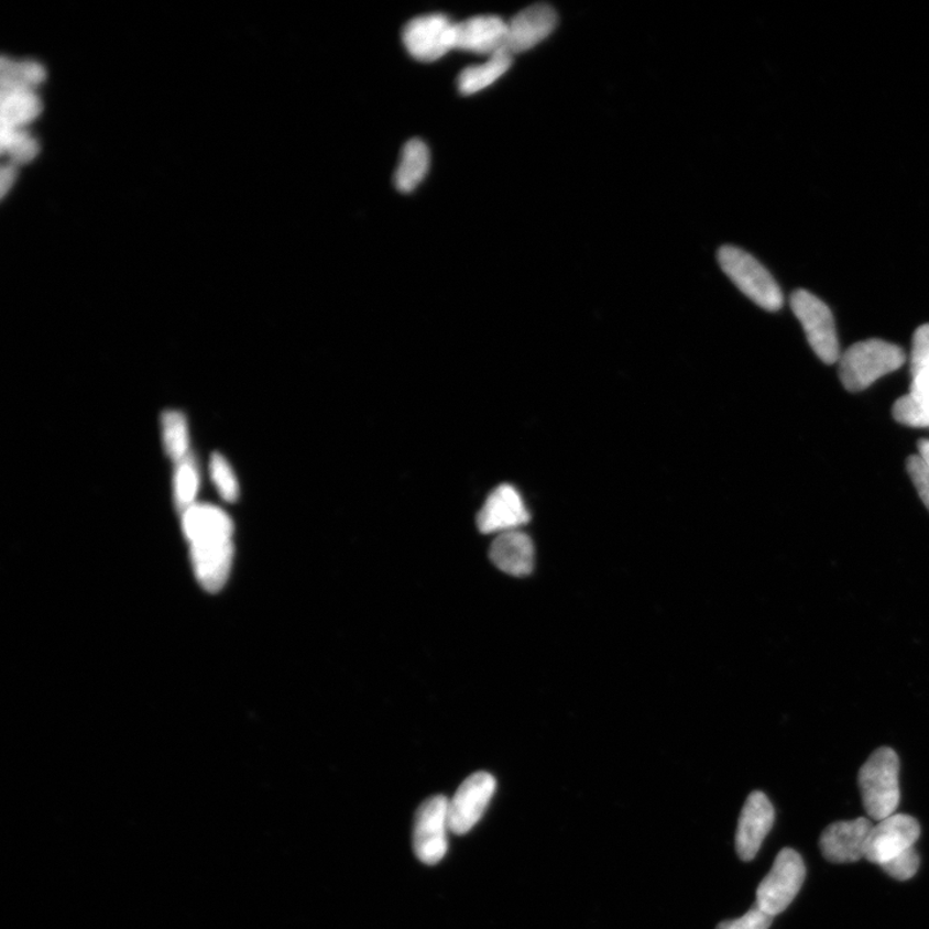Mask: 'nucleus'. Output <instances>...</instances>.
<instances>
[{
    "mask_svg": "<svg viewBox=\"0 0 929 929\" xmlns=\"http://www.w3.org/2000/svg\"><path fill=\"white\" fill-rule=\"evenodd\" d=\"M455 26L456 24L441 13L411 20L403 29L404 47L417 62H438L449 51L455 50Z\"/></svg>",
    "mask_w": 929,
    "mask_h": 929,
    "instance_id": "7",
    "label": "nucleus"
},
{
    "mask_svg": "<svg viewBox=\"0 0 929 929\" xmlns=\"http://www.w3.org/2000/svg\"><path fill=\"white\" fill-rule=\"evenodd\" d=\"M905 351L883 340L861 341L839 359V378L846 391L859 393L904 365Z\"/></svg>",
    "mask_w": 929,
    "mask_h": 929,
    "instance_id": "2",
    "label": "nucleus"
},
{
    "mask_svg": "<svg viewBox=\"0 0 929 929\" xmlns=\"http://www.w3.org/2000/svg\"><path fill=\"white\" fill-rule=\"evenodd\" d=\"M2 153H9L14 163L24 164L33 161L40 153V144L21 129L2 127Z\"/></svg>",
    "mask_w": 929,
    "mask_h": 929,
    "instance_id": "22",
    "label": "nucleus"
},
{
    "mask_svg": "<svg viewBox=\"0 0 929 929\" xmlns=\"http://www.w3.org/2000/svg\"><path fill=\"white\" fill-rule=\"evenodd\" d=\"M183 526L200 586L217 593L229 579L234 553L229 515L219 507L193 505L183 515Z\"/></svg>",
    "mask_w": 929,
    "mask_h": 929,
    "instance_id": "1",
    "label": "nucleus"
},
{
    "mask_svg": "<svg viewBox=\"0 0 929 929\" xmlns=\"http://www.w3.org/2000/svg\"><path fill=\"white\" fill-rule=\"evenodd\" d=\"M430 166V153L425 142L414 139L403 147L398 168L395 171L396 189L408 194L422 184Z\"/></svg>",
    "mask_w": 929,
    "mask_h": 929,
    "instance_id": "17",
    "label": "nucleus"
},
{
    "mask_svg": "<svg viewBox=\"0 0 929 929\" xmlns=\"http://www.w3.org/2000/svg\"><path fill=\"white\" fill-rule=\"evenodd\" d=\"M872 828V821L865 818L831 823L820 838L823 857L833 864H851L865 859L866 841Z\"/></svg>",
    "mask_w": 929,
    "mask_h": 929,
    "instance_id": "13",
    "label": "nucleus"
},
{
    "mask_svg": "<svg viewBox=\"0 0 929 929\" xmlns=\"http://www.w3.org/2000/svg\"><path fill=\"white\" fill-rule=\"evenodd\" d=\"M490 557L502 572L527 576L535 566V546L531 537L520 529L505 532L493 539Z\"/></svg>",
    "mask_w": 929,
    "mask_h": 929,
    "instance_id": "16",
    "label": "nucleus"
},
{
    "mask_svg": "<svg viewBox=\"0 0 929 929\" xmlns=\"http://www.w3.org/2000/svg\"><path fill=\"white\" fill-rule=\"evenodd\" d=\"M529 522V513L521 493L511 484H501L487 498L477 524L482 534H505Z\"/></svg>",
    "mask_w": 929,
    "mask_h": 929,
    "instance_id": "11",
    "label": "nucleus"
},
{
    "mask_svg": "<svg viewBox=\"0 0 929 929\" xmlns=\"http://www.w3.org/2000/svg\"><path fill=\"white\" fill-rule=\"evenodd\" d=\"M199 474L192 455L178 462L176 473V501L178 511L185 513L194 504L198 491Z\"/></svg>",
    "mask_w": 929,
    "mask_h": 929,
    "instance_id": "23",
    "label": "nucleus"
},
{
    "mask_svg": "<svg viewBox=\"0 0 929 929\" xmlns=\"http://www.w3.org/2000/svg\"><path fill=\"white\" fill-rule=\"evenodd\" d=\"M920 859L916 849H910L882 865L884 872L897 881H909L917 874Z\"/></svg>",
    "mask_w": 929,
    "mask_h": 929,
    "instance_id": "26",
    "label": "nucleus"
},
{
    "mask_svg": "<svg viewBox=\"0 0 929 929\" xmlns=\"http://www.w3.org/2000/svg\"><path fill=\"white\" fill-rule=\"evenodd\" d=\"M918 451H919L920 459L923 460L925 463L927 465V467L929 468V440L928 439H921L919 441Z\"/></svg>",
    "mask_w": 929,
    "mask_h": 929,
    "instance_id": "30",
    "label": "nucleus"
},
{
    "mask_svg": "<svg viewBox=\"0 0 929 929\" xmlns=\"http://www.w3.org/2000/svg\"><path fill=\"white\" fill-rule=\"evenodd\" d=\"M211 474L217 490L221 496L228 501H234L238 498V483L232 473L230 465L219 453H215L211 459Z\"/></svg>",
    "mask_w": 929,
    "mask_h": 929,
    "instance_id": "24",
    "label": "nucleus"
},
{
    "mask_svg": "<svg viewBox=\"0 0 929 929\" xmlns=\"http://www.w3.org/2000/svg\"><path fill=\"white\" fill-rule=\"evenodd\" d=\"M496 791V780L487 772H477L467 778L448 805L449 831L456 835L468 834L489 807Z\"/></svg>",
    "mask_w": 929,
    "mask_h": 929,
    "instance_id": "9",
    "label": "nucleus"
},
{
    "mask_svg": "<svg viewBox=\"0 0 929 929\" xmlns=\"http://www.w3.org/2000/svg\"><path fill=\"white\" fill-rule=\"evenodd\" d=\"M557 25L558 14L551 6H531L507 22L506 51L512 55L527 52L545 41Z\"/></svg>",
    "mask_w": 929,
    "mask_h": 929,
    "instance_id": "14",
    "label": "nucleus"
},
{
    "mask_svg": "<svg viewBox=\"0 0 929 929\" xmlns=\"http://www.w3.org/2000/svg\"><path fill=\"white\" fill-rule=\"evenodd\" d=\"M920 835L919 822L909 815L895 813L878 821L868 833L865 859L876 865H884L889 860L912 849Z\"/></svg>",
    "mask_w": 929,
    "mask_h": 929,
    "instance_id": "10",
    "label": "nucleus"
},
{
    "mask_svg": "<svg viewBox=\"0 0 929 929\" xmlns=\"http://www.w3.org/2000/svg\"><path fill=\"white\" fill-rule=\"evenodd\" d=\"M507 22L498 17H477L455 26V50L493 56L506 51Z\"/></svg>",
    "mask_w": 929,
    "mask_h": 929,
    "instance_id": "15",
    "label": "nucleus"
},
{
    "mask_svg": "<svg viewBox=\"0 0 929 929\" xmlns=\"http://www.w3.org/2000/svg\"><path fill=\"white\" fill-rule=\"evenodd\" d=\"M448 805L445 796L426 799L417 809L414 829L416 856L426 865H437L448 850Z\"/></svg>",
    "mask_w": 929,
    "mask_h": 929,
    "instance_id": "8",
    "label": "nucleus"
},
{
    "mask_svg": "<svg viewBox=\"0 0 929 929\" xmlns=\"http://www.w3.org/2000/svg\"><path fill=\"white\" fill-rule=\"evenodd\" d=\"M774 918L766 911H763L758 905L754 904L753 908L744 917L722 921V923L718 925L717 929H768Z\"/></svg>",
    "mask_w": 929,
    "mask_h": 929,
    "instance_id": "27",
    "label": "nucleus"
},
{
    "mask_svg": "<svg viewBox=\"0 0 929 929\" xmlns=\"http://www.w3.org/2000/svg\"><path fill=\"white\" fill-rule=\"evenodd\" d=\"M791 309L805 328L809 345L823 363L834 364L841 359L833 314L829 306L806 289L794 292Z\"/></svg>",
    "mask_w": 929,
    "mask_h": 929,
    "instance_id": "6",
    "label": "nucleus"
},
{
    "mask_svg": "<svg viewBox=\"0 0 929 929\" xmlns=\"http://www.w3.org/2000/svg\"><path fill=\"white\" fill-rule=\"evenodd\" d=\"M41 110V100L33 91L18 89L2 92V127L21 129L40 116Z\"/></svg>",
    "mask_w": 929,
    "mask_h": 929,
    "instance_id": "19",
    "label": "nucleus"
},
{
    "mask_svg": "<svg viewBox=\"0 0 929 929\" xmlns=\"http://www.w3.org/2000/svg\"><path fill=\"white\" fill-rule=\"evenodd\" d=\"M512 64L513 55L509 54L507 51H501L499 54L491 56L489 62L462 70L459 79H457V87H459L460 94L465 96L481 92L511 69Z\"/></svg>",
    "mask_w": 929,
    "mask_h": 929,
    "instance_id": "18",
    "label": "nucleus"
},
{
    "mask_svg": "<svg viewBox=\"0 0 929 929\" xmlns=\"http://www.w3.org/2000/svg\"><path fill=\"white\" fill-rule=\"evenodd\" d=\"M774 822L775 809L766 794L752 793L741 811L736 833V851L741 860L752 861L758 855Z\"/></svg>",
    "mask_w": 929,
    "mask_h": 929,
    "instance_id": "12",
    "label": "nucleus"
},
{
    "mask_svg": "<svg viewBox=\"0 0 929 929\" xmlns=\"http://www.w3.org/2000/svg\"><path fill=\"white\" fill-rule=\"evenodd\" d=\"M718 262L723 272L744 295L762 309H782L784 296L774 276L751 253L739 247L724 245L718 252Z\"/></svg>",
    "mask_w": 929,
    "mask_h": 929,
    "instance_id": "4",
    "label": "nucleus"
},
{
    "mask_svg": "<svg viewBox=\"0 0 929 929\" xmlns=\"http://www.w3.org/2000/svg\"><path fill=\"white\" fill-rule=\"evenodd\" d=\"M0 190H2V197H6L7 192L11 189V186L17 179L18 171L17 167L11 164V166H7L2 170V175H0Z\"/></svg>",
    "mask_w": 929,
    "mask_h": 929,
    "instance_id": "29",
    "label": "nucleus"
},
{
    "mask_svg": "<svg viewBox=\"0 0 929 929\" xmlns=\"http://www.w3.org/2000/svg\"><path fill=\"white\" fill-rule=\"evenodd\" d=\"M906 468H908V473L914 485H916L919 498L923 501L929 512V468L920 459L919 455L910 456Z\"/></svg>",
    "mask_w": 929,
    "mask_h": 929,
    "instance_id": "28",
    "label": "nucleus"
},
{
    "mask_svg": "<svg viewBox=\"0 0 929 929\" xmlns=\"http://www.w3.org/2000/svg\"><path fill=\"white\" fill-rule=\"evenodd\" d=\"M163 433L164 444H166L167 453L172 459L179 462L189 453H187V426L183 414L176 411H168L163 415Z\"/></svg>",
    "mask_w": 929,
    "mask_h": 929,
    "instance_id": "21",
    "label": "nucleus"
},
{
    "mask_svg": "<svg viewBox=\"0 0 929 929\" xmlns=\"http://www.w3.org/2000/svg\"><path fill=\"white\" fill-rule=\"evenodd\" d=\"M0 70H2V92L18 91V89L33 91L46 78L44 67L34 62L21 63L2 58Z\"/></svg>",
    "mask_w": 929,
    "mask_h": 929,
    "instance_id": "20",
    "label": "nucleus"
},
{
    "mask_svg": "<svg viewBox=\"0 0 929 929\" xmlns=\"http://www.w3.org/2000/svg\"><path fill=\"white\" fill-rule=\"evenodd\" d=\"M806 879L804 859L797 851L785 849L778 853L770 872L756 889V901L763 911L778 916L794 901Z\"/></svg>",
    "mask_w": 929,
    "mask_h": 929,
    "instance_id": "5",
    "label": "nucleus"
},
{
    "mask_svg": "<svg viewBox=\"0 0 929 929\" xmlns=\"http://www.w3.org/2000/svg\"><path fill=\"white\" fill-rule=\"evenodd\" d=\"M900 759L890 747L875 751L859 772V785L863 794L867 816L882 821L896 813L900 805Z\"/></svg>",
    "mask_w": 929,
    "mask_h": 929,
    "instance_id": "3",
    "label": "nucleus"
},
{
    "mask_svg": "<svg viewBox=\"0 0 929 929\" xmlns=\"http://www.w3.org/2000/svg\"><path fill=\"white\" fill-rule=\"evenodd\" d=\"M929 373V325L921 326L912 337L911 376Z\"/></svg>",
    "mask_w": 929,
    "mask_h": 929,
    "instance_id": "25",
    "label": "nucleus"
}]
</instances>
